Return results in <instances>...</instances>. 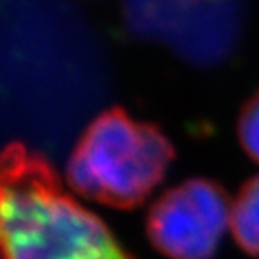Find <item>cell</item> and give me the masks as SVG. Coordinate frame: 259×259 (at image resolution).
<instances>
[{
	"label": "cell",
	"mask_w": 259,
	"mask_h": 259,
	"mask_svg": "<svg viewBox=\"0 0 259 259\" xmlns=\"http://www.w3.org/2000/svg\"><path fill=\"white\" fill-rule=\"evenodd\" d=\"M0 238L4 259H135L65 191L47 158L22 142L2 153Z\"/></svg>",
	"instance_id": "obj_1"
},
{
	"label": "cell",
	"mask_w": 259,
	"mask_h": 259,
	"mask_svg": "<svg viewBox=\"0 0 259 259\" xmlns=\"http://www.w3.org/2000/svg\"><path fill=\"white\" fill-rule=\"evenodd\" d=\"M175 151L160 130L134 121L119 106L99 113L67 162L77 194L115 209H134L158 186Z\"/></svg>",
	"instance_id": "obj_2"
},
{
	"label": "cell",
	"mask_w": 259,
	"mask_h": 259,
	"mask_svg": "<svg viewBox=\"0 0 259 259\" xmlns=\"http://www.w3.org/2000/svg\"><path fill=\"white\" fill-rule=\"evenodd\" d=\"M231 209L222 186L191 178L151 205L146 220L148 238L171 259H210L231 223Z\"/></svg>",
	"instance_id": "obj_3"
},
{
	"label": "cell",
	"mask_w": 259,
	"mask_h": 259,
	"mask_svg": "<svg viewBox=\"0 0 259 259\" xmlns=\"http://www.w3.org/2000/svg\"><path fill=\"white\" fill-rule=\"evenodd\" d=\"M231 231L248 254H259V175L250 178L236 196L231 209Z\"/></svg>",
	"instance_id": "obj_4"
},
{
	"label": "cell",
	"mask_w": 259,
	"mask_h": 259,
	"mask_svg": "<svg viewBox=\"0 0 259 259\" xmlns=\"http://www.w3.org/2000/svg\"><path fill=\"white\" fill-rule=\"evenodd\" d=\"M238 134L245 151L259 162V90L243 106L238 121Z\"/></svg>",
	"instance_id": "obj_5"
}]
</instances>
